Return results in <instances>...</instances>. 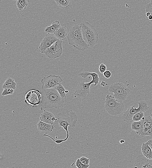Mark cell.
<instances>
[{
	"mask_svg": "<svg viewBox=\"0 0 152 168\" xmlns=\"http://www.w3.org/2000/svg\"><path fill=\"white\" fill-rule=\"evenodd\" d=\"M41 109L63 107L64 100L55 88L42 90Z\"/></svg>",
	"mask_w": 152,
	"mask_h": 168,
	"instance_id": "1",
	"label": "cell"
},
{
	"mask_svg": "<svg viewBox=\"0 0 152 168\" xmlns=\"http://www.w3.org/2000/svg\"><path fill=\"white\" fill-rule=\"evenodd\" d=\"M56 119L53 125L57 129H60L62 127L67 133V138H69V135L68 130V126L70 128H75L78 121V117L76 113L72 110H67L66 112L58 113L56 116Z\"/></svg>",
	"mask_w": 152,
	"mask_h": 168,
	"instance_id": "2",
	"label": "cell"
},
{
	"mask_svg": "<svg viewBox=\"0 0 152 168\" xmlns=\"http://www.w3.org/2000/svg\"><path fill=\"white\" fill-rule=\"evenodd\" d=\"M67 38L69 44L77 50L83 51L89 47L83 39L81 26L77 25L72 27Z\"/></svg>",
	"mask_w": 152,
	"mask_h": 168,
	"instance_id": "3",
	"label": "cell"
},
{
	"mask_svg": "<svg viewBox=\"0 0 152 168\" xmlns=\"http://www.w3.org/2000/svg\"><path fill=\"white\" fill-rule=\"evenodd\" d=\"M81 26L84 41L89 47H94L99 40V36L96 30L88 22L82 23Z\"/></svg>",
	"mask_w": 152,
	"mask_h": 168,
	"instance_id": "4",
	"label": "cell"
},
{
	"mask_svg": "<svg viewBox=\"0 0 152 168\" xmlns=\"http://www.w3.org/2000/svg\"><path fill=\"white\" fill-rule=\"evenodd\" d=\"M104 107L106 110L112 115L121 114L124 109V105L122 102L115 99L111 95L108 94L104 102Z\"/></svg>",
	"mask_w": 152,
	"mask_h": 168,
	"instance_id": "5",
	"label": "cell"
},
{
	"mask_svg": "<svg viewBox=\"0 0 152 168\" xmlns=\"http://www.w3.org/2000/svg\"><path fill=\"white\" fill-rule=\"evenodd\" d=\"M108 90L111 93H114V98L120 102L126 100L130 92L124 83L120 82H116L112 84L109 87Z\"/></svg>",
	"mask_w": 152,
	"mask_h": 168,
	"instance_id": "6",
	"label": "cell"
},
{
	"mask_svg": "<svg viewBox=\"0 0 152 168\" xmlns=\"http://www.w3.org/2000/svg\"><path fill=\"white\" fill-rule=\"evenodd\" d=\"M139 107L137 108L135 106H129L127 110L123 113L122 118L123 121L127 123L133 122V116L138 112L145 113L148 110L150 107L145 101H141L137 102Z\"/></svg>",
	"mask_w": 152,
	"mask_h": 168,
	"instance_id": "7",
	"label": "cell"
},
{
	"mask_svg": "<svg viewBox=\"0 0 152 168\" xmlns=\"http://www.w3.org/2000/svg\"><path fill=\"white\" fill-rule=\"evenodd\" d=\"M92 83H94L92 80L88 83L79 82L74 93L75 98L80 101L87 99L90 96V86Z\"/></svg>",
	"mask_w": 152,
	"mask_h": 168,
	"instance_id": "8",
	"label": "cell"
},
{
	"mask_svg": "<svg viewBox=\"0 0 152 168\" xmlns=\"http://www.w3.org/2000/svg\"><path fill=\"white\" fill-rule=\"evenodd\" d=\"M62 41L61 40L57 41L46 49L43 54L52 60L61 57L63 51Z\"/></svg>",
	"mask_w": 152,
	"mask_h": 168,
	"instance_id": "9",
	"label": "cell"
},
{
	"mask_svg": "<svg viewBox=\"0 0 152 168\" xmlns=\"http://www.w3.org/2000/svg\"><path fill=\"white\" fill-rule=\"evenodd\" d=\"M25 98V102L34 107L40 105L42 100V95L39 90H32L26 93Z\"/></svg>",
	"mask_w": 152,
	"mask_h": 168,
	"instance_id": "10",
	"label": "cell"
},
{
	"mask_svg": "<svg viewBox=\"0 0 152 168\" xmlns=\"http://www.w3.org/2000/svg\"><path fill=\"white\" fill-rule=\"evenodd\" d=\"M63 80L59 75H50L42 79V90L54 88L61 83Z\"/></svg>",
	"mask_w": 152,
	"mask_h": 168,
	"instance_id": "11",
	"label": "cell"
},
{
	"mask_svg": "<svg viewBox=\"0 0 152 168\" xmlns=\"http://www.w3.org/2000/svg\"><path fill=\"white\" fill-rule=\"evenodd\" d=\"M59 40L54 34H47L43 40L41 42L40 45L39 47V51L43 54L46 49Z\"/></svg>",
	"mask_w": 152,
	"mask_h": 168,
	"instance_id": "12",
	"label": "cell"
},
{
	"mask_svg": "<svg viewBox=\"0 0 152 168\" xmlns=\"http://www.w3.org/2000/svg\"><path fill=\"white\" fill-rule=\"evenodd\" d=\"M134 168H152V159L147 158L143 154L137 157Z\"/></svg>",
	"mask_w": 152,
	"mask_h": 168,
	"instance_id": "13",
	"label": "cell"
},
{
	"mask_svg": "<svg viewBox=\"0 0 152 168\" xmlns=\"http://www.w3.org/2000/svg\"><path fill=\"white\" fill-rule=\"evenodd\" d=\"M143 120L144 124V130L140 136L142 138L146 136L152 137V118L151 116H145Z\"/></svg>",
	"mask_w": 152,
	"mask_h": 168,
	"instance_id": "14",
	"label": "cell"
},
{
	"mask_svg": "<svg viewBox=\"0 0 152 168\" xmlns=\"http://www.w3.org/2000/svg\"><path fill=\"white\" fill-rule=\"evenodd\" d=\"M39 131L44 134H48L51 133L55 128L53 125L47 123L40 121L37 124Z\"/></svg>",
	"mask_w": 152,
	"mask_h": 168,
	"instance_id": "15",
	"label": "cell"
},
{
	"mask_svg": "<svg viewBox=\"0 0 152 168\" xmlns=\"http://www.w3.org/2000/svg\"><path fill=\"white\" fill-rule=\"evenodd\" d=\"M144 128L143 120L139 121H134L131 124L132 130L136 131V133L141 135L142 133Z\"/></svg>",
	"mask_w": 152,
	"mask_h": 168,
	"instance_id": "16",
	"label": "cell"
},
{
	"mask_svg": "<svg viewBox=\"0 0 152 168\" xmlns=\"http://www.w3.org/2000/svg\"><path fill=\"white\" fill-rule=\"evenodd\" d=\"M82 78L84 79L87 78L89 75H91L92 77V80L94 82V86H95L98 85L100 81L99 77L98 74L95 73H91L87 72L81 73L78 74Z\"/></svg>",
	"mask_w": 152,
	"mask_h": 168,
	"instance_id": "17",
	"label": "cell"
},
{
	"mask_svg": "<svg viewBox=\"0 0 152 168\" xmlns=\"http://www.w3.org/2000/svg\"><path fill=\"white\" fill-rule=\"evenodd\" d=\"M55 116L53 114L49 111L44 110L41 115L40 120L47 123L53 125L54 122H53L52 119Z\"/></svg>",
	"mask_w": 152,
	"mask_h": 168,
	"instance_id": "18",
	"label": "cell"
},
{
	"mask_svg": "<svg viewBox=\"0 0 152 168\" xmlns=\"http://www.w3.org/2000/svg\"><path fill=\"white\" fill-rule=\"evenodd\" d=\"M61 26L60 22L56 21L53 22L51 26L46 27L44 31L46 34H54Z\"/></svg>",
	"mask_w": 152,
	"mask_h": 168,
	"instance_id": "19",
	"label": "cell"
},
{
	"mask_svg": "<svg viewBox=\"0 0 152 168\" xmlns=\"http://www.w3.org/2000/svg\"><path fill=\"white\" fill-rule=\"evenodd\" d=\"M59 40L64 41L67 38L68 34L66 28L61 26L54 34Z\"/></svg>",
	"mask_w": 152,
	"mask_h": 168,
	"instance_id": "20",
	"label": "cell"
},
{
	"mask_svg": "<svg viewBox=\"0 0 152 168\" xmlns=\"http://www.w3.org/2000/svg\"><path fill=\"white\" fill-rule=\"evenodd\" d=\"M59 7L65 10L72 8L71 0H54Z\"/></svg>",
	"mask_w": 152,
	"mask_h": 168,
	"instance_id": "21",
	"label": "cell"
},
{
	"mask_svg": "<svg viewBox=\"0 0 152 168\" xmlns=\"http://www.w3.org/2000/svg\"><path fill=\"white\" fill-rule=\"evenodd\" d=\"M141 151L142 154L145 157L148 158L152 159V151L147 142L142 145Z\"/></svg>",
	"mask_w": 152,
	"mask_h": 168,
	"instance_id": "22",
	"label": "cell"
},
{
	"mask_svg": "<svg viewBox=\"0 0 152 168\" xmlns=\"http://www.w3.org/2000/svg\"><path fill=\"white\" fill-rule=\"evenodd\" d=\"M16 83L15 80L9 77L5 82L2 86L4 89L6 88H11L15 90L16 89Z\"/></svg>",
	"mask_w": 152,
	"mask_h": 168,
	"instance_id": "23",
	"label": "cell"
},
{
	"mask_svg": "<svg viewBox=\"0 0 152 168\" xmlns=\"http://www.w3.org/2000/svg\"><path fill=\"white\" fill-rule=\"evenodd\" d=\"M16 5L18 9L22 11L26 9L28 4L27 0H18Z\"/></svg>",
	"mask_w": 152,
	"mask_h": 168,
	"instance_id": "24",
	"label": "cell"
},
{
	"mask_svg": "<svg viewBox=\"0 0 152 168\" xmlns=\"http://www.w3.org/2000/svg\"><path fill=\"white\" fill-rule=\"evenodd\" d=\"M59 94L64 100L66 98L68 94L65 93V89L61 83L55 87Z\"/></svg>",
	"mask_w": 152,
	"mask_h": 168,
	"instance_id": "25",
	"label": "cell"
},
{
	"mask_svg": "<svg viewBox=\"0 0 152 168\" xmlns=\"http://www.w3.org/2000/svg\"><path fill=\"white\" fill-rule=\"evenodd\" d=\"M144 112H141L135 114L133 116V121H139L142 120L145 117Z\"/></svg>",
	"mask_w": 152,
	"mask_h": 168,
	"instance_id": "26",
	"label": "cell"
},
{
	"mask_svg": "<svg viewBox=\"0 0 152 168\" xmlns=\"http://www.w3.org/2000/svg\"><path fill=\"white\" fill-rule=\"evenodd\" d=\"M15 90L11 88H6L4 89L2 93V96H5L10 94H12L15 92Z\"/></svg>",
	"mask_w": 152,
	"mask_h": 168,
	"instance_id": "27",
	"label": "cell"
},
{
	"mask_svg": "<svg viewBox=\"0 0 152 168\" xmlns=\"http://www.w3.org/2000/svg\"><path fill=\"white\" fill-rule=\"evenodd\" d=\"M76 166L78 168H88L90 165H85L82 164L80 159H78L76 163Z\"/></svg>",
	"mask_w": 152,
	"mask_h": 168,
	"instance_id": "28",
	"label": "cell"
},
{
	"mask_svg": "<svg viewBox=\"0 0 152 168\" xmlns=\"http://www.w3.org/2000/svg\"><path fill=\"white\" fill-rule=\"evenodd\" d=\"M44 136H47L48 137H49L52 139L53 141H54L56 142L57 144H61L62 143V142L65 141H67L68 138H66L64 139H60V140H57V137H56V138L57 139V140H55L53 138H52L50 136L48 135L47 134H44L43 135Z\"/></svg>",
	"mask_w": 152,
	"mask_h": 168,
	"instance_id": "29",
	"label": "cell"
},
{
	"mask_svg": "<svg viewBox=\"0 0 152 168\" xmlns=\"http://www.w3.org/2000/svg\"><path fill=\"white\" fill-rule=\"evenodd\" d=\"M82 163L85 165H89L90 159L87 158L83 157L80 158Z\"/></svg>",
	"mask_w": 152,
	"mask_h": 168,
	"instance_id": "30",
	"label": "cell"
},
{
	"mask_svg": "<svg viewBox=\"0 0 152 168\" xmlns=\"http://www.w3.org/2000/svg\"><path fill=\"white\" fill-rule=\"evenodd\" d=\"M145 9H146V12H150L151 15L152 16V5L150 3L147 5ZM150 21L152 23V19Z\"/></svg>",
	"mask_w": 152,
	"mask_h": 168,
	"instance_id": "31",
	"label": "cell"
},
{
	"mask_svg": "<svg viewBox=\"0 0 152 168\" xmlns=\"http://www.w3.org/2000/svg\"><path fill=\"white\" fill-rule=\"evenodd\" d=\"M107 66L103 63H102L99 67V70L101 74H103L107 70Z\"/></svg>",
	"mask_w": 152,
	"mask_h": 168,
	"instance_id": "32",
	"label": "cell"
},
{
	"mask_svg": "<svg viewBox=\"0 0 152 168\" xmlns=\"http://www.w3.org/2000/svg\"><path fill=\"white\" fill-rule=\"evenodd\" d=\"M103 74V76L107 79H109L111 76V73L109 70L106 71Z\"/></svg>",
	"mask_w": 152,
	"mask_h": 168,
	"instance_id": "33",
	"label": "cell"
},
{
	"mask_svg": "<svg viewBox=\"0 0 152 168\" xmlns=\"http://www.w3.org/2000/svg\"><path fill=\"white\" fill-rule=\"evenodd\" d=\"M147 143L151 148L152 151V139L150 140L147 142Z\"/></svg>",
	"mask_w": 152,
	"mask_h": 168,
	"instance_id": "34",
	"label": "cell"
},
{
	"mask_svg": "<svg viewBox=\"0 0 152 168\" xmlns=\"http://www.w3.org/2000/svg\"><path fill=\"white\" fill-rule=\"evenodd\" d=\"M100 85L104 87L108 85V84L106 83V82L103 81H102L100 84Z\"/></svg>",
	"mask_w": 152,
	"mask_h": 168,
	"instance_id": "35",
	"label": "cell"
},
{
	"mask_svg": "<svg viewBox=\"0 0 152 168\" xmlns=\"http://www.w3.org/2000/svg\"><path fill=\"white\" fill-rule=\"evenodd\" d=\"M150 15H151V14L150 12H146V15L147 17H149L150 16Z\"/></svg>",
	"mask_w": 152,
	"mask_h": 168,
	"instance_id": "36",
	"label": "cell"
},
{
	"mask_svg": "<svg viewBox=\"0 0 152 168\" xmlns=\"http://www.w3.org/2000/svg\"><path fill=\"white\" fill-rule=\"evenodd\" d=\"M125 142V140H121L120 141V143L121 144L124 143Z\"/></svg>",
	"mask_w": 152,
	"mask_h": 168,
	"instance_id": "37",
	"label": "cell"
},
{
	"mask_svg": "<svg viewBox=\"0 0 152 168\" xmlns=\"http://www.w3.org/2000/svg\"><path fill=\"white\" fill-rule=\"evenodd\" d=\"M150 4L152 5V0H151Z\"/></svg>",
	"mask_w": 152,
	"mask_h": 168,
	"instance_id": "38",
	"label": "cell"
},
{
	"mask_svg": "<svg viewBox=\"0 0 152 168\" xmlns=\"http://www.w3.org/2000/svg\"><path fill=\"white\" fill-rule=\"evenodd\" d=\"M150 116H151V117L152 118V113H151V114H150Z\"/></svg>",
	"mask_w": 152,
	"mask_h": 168,
	"instance_id": "39",
	"label": "cell"
},
{
	"mask_svg": "<svg viewBox=\"0 0 152 168\" xmlns=\"http://www.w3.org/2000/svg\"><path fill=\"white\" fill-rule=\"evenodd\" d=\"M13 1H17L18 0H13Z\"/></svg>",
	"mask_w": 152,
	"mask_h": 168,
	"instance_id": "40",
	"label": "cell"
},
{
	"mask_svg": "<svg viewBox=\"0 0 152 168\" xmlns=\"http://www.w3.org/2000/svg\"><path fill=\"white\" fill-rule=\"evenodd\" d=\"M0 1H2V0H0Z\"/></svg>",
	"mask_w": 152,
	"mask_h": 168,
	"instance_id": "41",
	"label": "cell"
}]
</instances>
